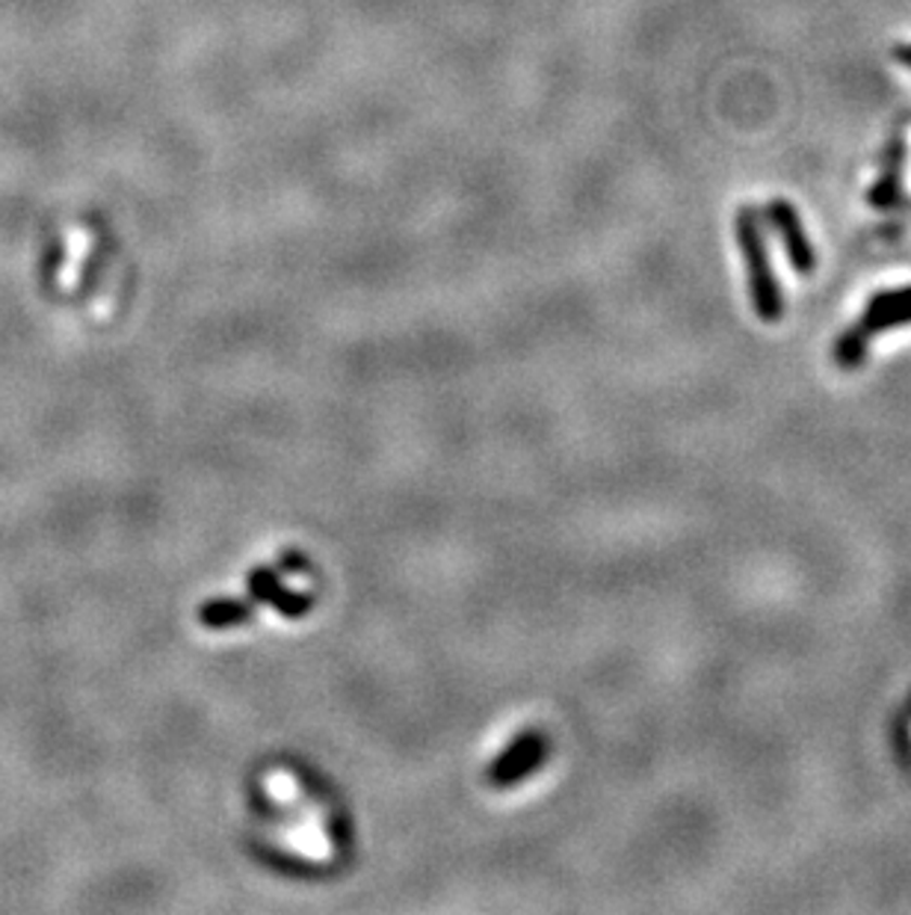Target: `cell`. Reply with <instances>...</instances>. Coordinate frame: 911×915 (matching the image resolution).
Returning a JSON list of instances; mask_svg holds the SVG:
<instances>
[{
    "label": "cell",
    "instance_id": "6da1fadb",
    "mask_svg": "<svg viewBox=\"0 0 911 915\" xmlns=\"http://www.w3.org/2000/svg\"><path fill=\"white\" fill-rule=\"evenodd\" d=\"M734 231H737L740 252H743V262H746L748 294H752L755 315L764 323H779L784 317V294H781L779 279L772 270L770 243H767V229H764L758 207H740L737 217H734Z\"/></svg>",
    "mask_w": 911,
    "mask_h": 915
},
{
    "label": "cell",
    "instance_id": "7a4b0ae2",
    "mask_svg": "<svg viewBox=\"0 0 911 915\" xmlns=\"http://www.w3.org/2000/svg\"><path fill=\"white\" fill-rule=\"evenodd\" d=\"M900 327H911V284L890 288V291H876V294L870 296L861 317L835 341L832 359L844 371H852V368L864 365V359H868L870 341L882 335V332Z\"/></svg>",
    "mask_w": 911,
    "mask_h": 915
},
{
    "label": "cell",
    "instance_id": "3957f363",
    "mask_svg": "<svg viewBox=\"0 0 911 915\" xmlns=\"http://www.w3.org/2000/svg\"><path fill=\"white\" fill-rule=\"evenodd\" d=\"M767 219H770L772 231L779 234L781 246H784V255L787 262L799 276H811L817 270V250H813L811 238L803 226V217L793 202L787 199H772L767 205Z\"/></svg>",
    "mask_w": 911,
    "mask_h": 915
},
{
    "label": "cell",
    "instance_id": "277c9868",
    "mask_svg": "<svg viewBox=\"0 0 911 915\" xmlns=\"http://www.w3.org/2000/svg\"><path fill=\"white\" fill-rule=\"evenodd\" d=\"M906 161H909V142L902 137H890L882 149L876 181L868 190V205L873 211H900L906 207Z\"/></svg>",
    "mask_w": 911,
    "mask_h": 915
},
{
    "label": "cell",
    "instance_id": "5b68a950",
    "mask_svg": "<svg viewBox=\"0 0 911 915\" xmlns=\"http://www.w3.org/2000/svg\"><path fill=\"white\" fill-rule=\"evenodd\" d=\"M544 755H548V741L542 732H524L491 762L486 774L488 785L510 788V785L527 779L544 762Z\"/></svg>",
    "mask_w": 911,
    "mask_h": 915
},
{
    "label": "cell",
    "instance_id": "8992f818",
    "mask_svg": "<svg viewBox=\"0 0 911 915\" xmlns=\"http://www.w3.org/2000/svg\"><path fill=\"white\" fill-rule=\"evenodd\" d=\"M246 587H249V596L255 605H270V608L279 610L282 617H291V620L305 617V613L311 610V605H315V596L284 587L282 581H279V572H275V569H267V567L252 569Z\"/></svg>",
    "mask_w": 911,
    "mask_h": 915
},
{
    "label": "cell",
    "instance_id": "52a82bcc",
    "mask_svg": "<svg viewBox=\"0 0 911 915\" xmlns=\"http://www.w3.org/2000/svg\"><path fill=\"white\" fill-rule=\"evenodd\" d=\"M252 617H255V601L252 599H210L198 608V622L205 628H214V632H226V628L252 622Z\"/></svg>",
    "mask_w": 911,
    "mask_h": 915
},
{
    "label": "cell",
    "instance_id": "ba28073f",
    "mask_svg": "<svg viewBox=\"0 0 911 915\" xmlns=\"http://www.w3.org/2000/svg\"><path fill=\"white\" fill-rule=\"evenodd\" d=\"M894 60H897L900 66H906L911 72V42L897 45V48H894Z\"/></svg>",
    "mask_w": 911,
    "mask_h": 915
},
{
    "label": "cell",
    "instance_id": "9c48e42d",
    "mask_svg": "<svg viewBox=\"0 0 911 915\" xmlns=\"http://www.w3.org/2000/svg\"><path fill=\"white\" fill-rule=\"evenodd\" d=\"M303 560H305L303 555H296V551H293V555H284L282 557V567L284 569H291V572H296V569L308 567V563H303Z\"/></svg>",
    "mask_w": 911,
    "mask_h": 915
}]
</instances>
